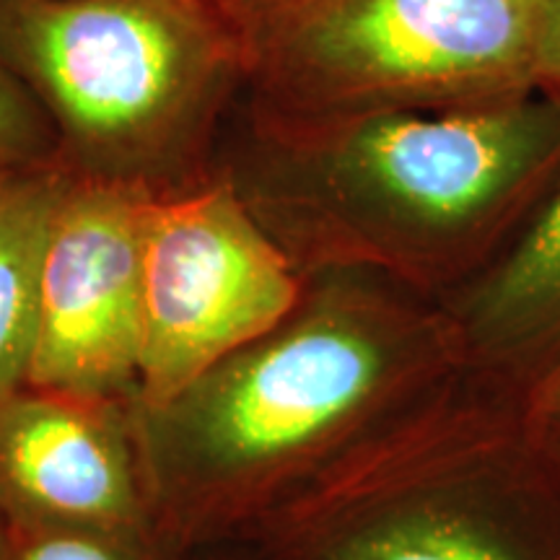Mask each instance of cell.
<instances>
[{
  "label": "cell",
  "mask_w": 560,
  "mask_h": 560,
  "mask_svg": "<svg viewBox=\"0 0 560 560\" xmlns=\"http://www.w3.org/2000/svg\"><path fill=\"white\" fill-rule=\"evenodd\" d=\"M215 164L301 276L371 270L441 301L560 179V104L301 117L242 94Z\"/></svg>",
  "instance_id": "cell-1"
},
{
  "label": "cell",
  "mask_w": 560,
  "mask_h": 560,
  "mask_svg": "<svg viewBox=\"0 0 560 560\" xmlns=\"http://www.w3.org/2000/svg\"><path fill=\"white\" fill-rule=\"evenodd\" d=\"M459 371L441 301L371 270L310 272L276 327L164 408L182 501L200 529L249 537Z\"/></svg>",
  "instance_id": "cell-2"
},
{
  "label": "cell",
  "mask_w": 560,
  "mask_h": 560,
  "mask_svg": "<svg viewBox=\"0 0 560 560\" xmlns=\"http://www.w3.org/2000/svg\"><path fill=\"white\" fill-rule=\"evenodd\" d=\"M272 560H560L522 389L465 369L249 535Z\"/></svg>",
  "instance_id": "cell-3"
},
{
  "label": "cell",
  "mask_w": 560,
  "mask_h": 560,
  "mask_svg": "<svg viewBox=\"0 0 560 560\" xmlns=\"http://www.w3.org/2000/svg\"><path fill=\"white\" fill-rule=\"evenodd\" d=\"M0 55L55 136V164L166 198L219 172L244 94L226 0H0Z\"/></svg>",
  "instance_id": "cell-4"
},
{
  "label": "cell",
  "mask_w": 560,
  "mask_h": 560,
  "mask_svg": "<svg viewBox=\"0 0 560 560\" xmlns=\"http://www.w3.org/2000/svg\"><path fill=\"white\" fill-rule=\"evenodd\" d=\"M244 100L278 115L486 109L537 94L545 0H226Z\"/></svg>",
  "instance_id": "cell-5"
},
{
  "label": "cell",
  "mask_w": 560,
  "mask_h": 560,
  "mask_svg": "<svg viewBox=\"0 0 560 560\" xmlns=\"http://www.w3.org/2000/svg\"><path fill=\"white\" fill-rule=\"evenodd\" d=\"M304 276L215 172L153 198L143 244L138 382L164 410L289 314Z\"/></svg>",
  "instance_id": "cell-6"
},
{
  "label": "cell",
  "mask_w": 560,
  "mask_h": 560,
  "mask_svg": "<svg viewBox=\"0 0 560 560\" xmlns=\"http://www.w3.org/2000/svg\"><path fill=\"white\" fill-rule=\"evenodd\" d=\"M151 202L136 187L66 172L42 260L34 387L102 395L138 380Z\"/></svg>",
  "instance_id": "cell-7"
},
{
  "label": "cell",
  "mask_w": 560,
  "mask_h": 560,
  "mask_svg": "<svg viewBox=\"0 0 560 560\" xmlns=\"http://www.w3.org/2000/svg\"><path fill=\"white\" fill-rule=\"evenodd\" d=\"M465 369L527 389L560 361V179L514 242L470 283L441 299Z\"/></svg>",
  "instance_id": "cell-8"
},
{
  "label": "cell",
  "mask_w": 560,
  "mask_h": 560,
  "mask_svg": "<svg viewBox=\"0 0 560 560\" xmlns=\"http://www.w3.org/2000/svg\"><path fill=\"white\" fill-rule=\"evenodd\" d=\"M0 465L21 495L70 520H117L130 480L117 446L81 412L24 405L0 431Z\"/></svg>",
  "instance_id": "cell-9"
},
{
  "label": "cell",
  "mask_w": 560,
  "mask_h": 560,
  "mask_svg": "<svg viewBox=\"0 0 560 560\" xmlns=\"http://www.w3.org/2000/svg\"><path fill=\"white\" fill-rule=\"evenodd\" d=\"M66 172L19 170L0 190V402L30 376L45 244Z\"/></svg>",
  "instance_id": "cell-10"
},
{
  "label": "cell",
  "mask_w": 560,
  "mask_h": 560,
  "mask_svg": "<svg viewBox=\"0 0 560 560\" xmlns=\"http://www.w3.org/2000/svg\"><path fill=\"white\" fill-rule=\"evenodd\" d=\"M0 164L13 170L55 164V136L45 115L0 55Z\"/></svg>",
  "instance_id": "cell-11"
},
{
  "label": "cell",
  "mask_w": 560,
  "mask_h": 560,
  "mask_svg": "<svg viewBox=\"0 0 560 560\" xmlns=\"http://www.w3.org/2000/svg\"><path fill=\"white\" fill-rule=\"evenodd\" d=\"M522 402L532 439L560 470V361L522 389Z\"/></svg>",
  "instance_id": "cell-12"
},
{
  "label": "cell",
  "mask_w": 560,
  "mask_h": 560,
  "mask_svg": "<svg viewBox=\"0 0 560 560\" xmlns=\"http://www.w3.org/2000/svg\"><path fill=\"white\" fill-rule=\"evenodd\" d=\"M537 94L560 104V0H545L535 62Z\"/></svg>",
  "instance_id": "cell-13"
},
{
  "label": "cell",
  "mask_w": 560,
  "mask_h": 560,
  "mask_svg": "<svg viewBox=\"0 0 560 560\" xmlns=\"http://www.w3.org/2000/svg\"><path fill=\"white\" fill-rule=\"evenodd\" d=\"M24 560H117L100 542L83 540V537H52L26 552Z\"/></svg>",
  "instance_id": "cell-14"
},
{
  "label": "cell",
  "mask_w": 560,
  "mask_h": 560,
  "mask_svg": "<svg viewBox=\"0 0 560 560\" xmlns=\"http://www.w3.org/2000/svg\"><path fill=\"white\" fill-rule=\"evenodd\" d=\"M13 172H19V170H13V166H5V164H0V190H3V187H5V182H9V179L13 177Z\"/></svg>",
  "instance_id": "cell-15"
},
{
  "label": "cell",
  "mask_w": 560,
  "mask_h": 560,
  "mask_svg": "<svg viewBox=\"0 0 560 560\" xmlns=\"http://www.w3.org/2000/svg\"><path fill=\"white\" fill-rule=\"evenodd\" d=\"M262 560H272V558H268V556H265V552H262Z\"/></svg>",
  "instance_id": "cell-16"
}]
</instances>
